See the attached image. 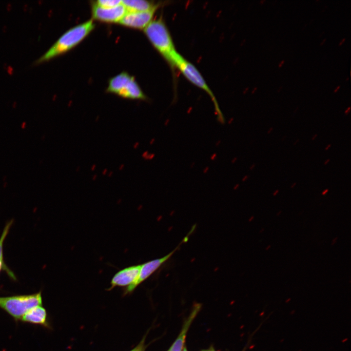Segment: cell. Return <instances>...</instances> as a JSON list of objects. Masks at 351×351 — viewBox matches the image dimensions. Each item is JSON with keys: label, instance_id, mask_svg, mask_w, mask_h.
<instances>
[{"label": "cell", "instance_id": "obj_22", "mask_svg": "<svg viewBox=\"0 0 351 351\" xmlns=\"http://www.w3.org/2000/svg\"><path fill=\"white\" fill-rule=\"evenodd\" d=\"M317 136V134H315V135L312 136V140H314L315 139V138Z\"/></svg>", "mask_w": 351, "mask_h": 351}, {"label": "cell", "instance_id": "obj_27", "mask_svg": "<svg viewBox=\"0 0 351 351\" xmlns=\"http://www.w3.org/2000/svg\"><path fill=\"white\" fill-rule=\"evenodd\" d=\"M330 161V159H328L324 162V165H326Z\"/></svg>", "mask_w": 351, "mask_h": 351}, {"label": "cell", "instance_id": "obj_10", "mask_svg": "<svg viewBox=\"0 0 351 351\" xmlns=\"http://www.w3.org/2000/svg\"><path fill=\"white\" fill-rule=\"evenodd\" d=\"M200 308L201 306L199 304L195 306L190 314L184 322L180 334L168 351H182L188 331Z\"/></svg>", "mask_w": 351, "mask_h": 351}, {"label": "cell", "instance_id": "obj_39", "mask_svg": "<svg viewBox=\"0 0 351 351\" xmlns=\"http://www.w3.org/2000/svg\"><path fill=\"white\" fill-rule=\"evenodd\" d=\"M313 21V19H312V20H311V21H310V23H311L312 21V22Z\"/></svg>", "mask_w": 351, "mask_h": 351}, {"label": "cell", "instance_id": "obj_25", "mask_svg": "<svg viewBox=\"0 0 351 351\" xmlns=\"http://www.w3.org/2000/svg\"><path fill=\"white\" fill-rule=\"evenodd\" d=\"M326 39H324L322 41V42L320 43V45H322L325 42V41H326Z\"/></svg>", "mask_w": 351, "mask_h": 351}, {"label": "cell", "instance_id": "obj_26", "mask_svg": "<svg viewBox=\"0 0 351 351\" xmlns=\"http://www.w3.org/2000/svg\"><path fill=\"white\" fill-rule=\"evenodd\" d=\"M331 144H329V145L325 148V150H328L329 149V148L331 147Z\"/></svg>", "mask_w": 351, "mask_h": 351}, {"label": "cell", "instance_id": "obj_17", "mask_svg": "<svg viewBox=\"0 0 351 351\" xmlns=\"http://www.w3.org/2000/svg\"><path fill=\"white\" fill-rule=\"evenodd\" d=\"M350 109L351 107H349L346 110V111H345V113L346 115H348L349 114L350 111Z\"/></svg>", "mask_w": 351, "mask_h": 351}, {"label": "cell", "instance_id": "obj_31", "mask_svg": "<svg viewBox=\"0 0 351 351\" xmlns=\"http://www.w3.org/2000/svg\"><path fill=\"white\" fill-rule=\"evenodd\" d=\"M270 248H271V245H268V246L266 247V250H268Z\"/></svg>", "mask_w": 351, "mask_h": 351}, {"label": "cell", "instance_id": "obj_30", "mask_svg": "<svg viewBox=\"0 0 351 351\" xmlns=\"http://www.w3.org/2000/svg\"><path fill=\"white\" fill-rule=\"evenodd\" d=\"M214 351V350H212V349H209V350H203V351Z\"/></svg>", "mask_w": 351, "mask_h": 351}, {"label": "cell", "instance_id": "obj_14", "mask_svg": "<svg viewBox=\"0 0 351 351\" xmlns=\"http://www.w3.org/2000/svg\"><path fill=\"white\" fill-rule=\"evenodd\" d=\"M1 270H4L12 279H16V277L12 272L9 269L5 264L4 259H0V273Z\"/></svg>", "mask_w": 351, "mask_h": 351}, {"label": "cell", "instance_id": "obj_3", "mask_svg": "<svg viewBox=\"0 0 351 351\" xmlns=\"http://www.w3.org/2000/svg\"><path fill=\"white\" fill-rule=\"evenodd\" d=\"M178 69L192 83L205 91L211 98L214 104L218 120L224 123L225 118L213 92L206 83L197 69L178 53L174 59L172 69Z\"/></svg>", "mask_w": 351, "mask_h": 351}, {"label": "cell", "instance_id": "obj_8", "mask_svg": "<svg viewBox=\"0 0 351 351\" xmlns=\"http://www.w3.org/2000/svg\"><path fill=\"white\" fill-rule=\"evenodd\" d=\"M91 7L92 20L105 23H119L127 12L122 3L113 8H103L93 2Z\"/></svg>", "mask_w": 351, "mask_h": 351}, {"label": "cell", "instance_id": "obj_7", "mask_svg": "<svg viewBox=\"0 0 351 351\" xmlns=\"http://www.w3.org/2000/svg\"><path fill=\"white\" fill-rule=\"evenodd\" d=\"M159 7L142 12H127L119 23L125 27L144 30L153 20L154 15Z\"/></svg>", "mask_w": 351, "mask_h": 351}, {"label": "cell", "instance_id": "obj_6", "mask_svg": "<svg viewBox=\"0 0 351 351\" xmlns=\"http://www.w3.org/2000/svg\"><path fill=\"white\" fill-rule=\"evenodd\" d=\"M141 264L131 266L117 272L112 277L110 289L118 287L127 286L125 293L132 292L133 287L139 276Z\"/></svg>", "mask_w": 351, "mask_h": 351}, {"label": "cell", "instance_id": "obj_32", "mask_svg": "<svg viewBox=\"0 0 351 351\" xmlns=\"http://www.w3.org/2000/svg\"><path fill=\"white\" fill-rule=\"evenodd\" d=\"M295 185H296V183H294L291 186V187L292 188H293L294 187V186H295Z\"/></svg>", "mask_w": 351, "mask_h": 351}, {"label": "cell", "instance_id": "obj_34", "mask_svg": "<svg viewBox=\"0 0 351 351\" xmlns=\"http://www.w3.org/2000/svg\"><path fill=\"white\" fill-rule=\"evenodd\" d=\"M299 141V139H297L295 142L293 143L294 145H295L296 143H297Z\"/></svg>", "mask_w": 351, "mask_h": 351}, {"label": "cell", "instance_id": "obj_9", "mask_svg": "<svg viewBox=\"0 0 351 351\" xmlns=\"http://www.w3.org/2000/svg\"><path fill=\"white\" fill-rule=\"evenodd\" d=\"M178 247L179 246L177 247L173 251L161 258L155 259L141 264L139 276L133 287V290L142 282L150 277L166 262L174 254Z\"/></svg>", "mask_w": 351, "mask_h": 351}, {"label": "cell", "instance_id": "obj_15", "mask_svg": "<svg viewBox=\"0 0 351 351\" xmlns=\"http://www.w3.org/2000/svg\"><path fill=\"white\" fill-rule=\"evenodd\" d=\"M145 338H143L138 345L130 351H145Z\"/></svg>", "mask_w": 351, "mask_h": 351}, {"label": "cell", "instance_id": "obj_21", "mask_svg": "<svg viewBox=\"0 0 351 351\" xmlns=\"http://www.w3.org/2000/svg\"><path fill=\"white\" fill-rule=\"evenodd\" d=\"M340 85H339V86H338L336 88V89H335L334 90V92H337V90L340 88Z\"/></svg>", "mask_w": 351, "mask_h": 351}, {"label": "cell", "instance_id": "obj_12", "mask_svg": "<svg viewBox=\"0 0 351 351\" xmlns=\"http://www.w3.org/2000/svg\"><path fill=\"white\" fill-rule=\"evenodd\" d=\"M160 2H155L146 0H122V4L127 12H142L150 10L156 7H160Z\"/></svg>", "mask_w": 351, "mask_h": 351}, {"label": "cell", "instance_id": "obj_35", "mask_svg": "<svg viewBox=\"0 0 351 351\" xmlns=\"http://www.w3.org/2000/svg\"><path fill=\"white\" fill-rule=\"evenodd\" d=\"M182 351H188L186 348L184 347V348L183 349Z\"/></svg>", "mask_w": 351, "mask_h": 351}, {"label": "cell", "instance_id": "obj_1", "mask_svg": "<svg viewBox=\"0 0 351 351\" xmlns=\"http://www.w3.org/2000/svg\"><path fill=\"white\" fill-rule=\"evenodd\" d=\"M95 26L91 19L70 28L36 61V63L49 61L72 49L92 32Z\"/></svg>", "mask_w": 351, "mask_h": 351}, {"label": "cell", "instance_id": "obj_4", "mask_svg": "<svg viewBox=\"0 0 351 351\" xmlns=\"http://www.w3.org/2000/svg\"><path fill=\"white\" fill-rule=\"evenodd\" d=\"M39 306H42L40 292L30 294L0 297V308L16 321L20 320L29 310Z\"/></svg>", "mask_w": 351, "mask_h": 351}, {"label": "cell", "instance_id": "obj_18", "mask_svg": "<svg viewBox=\"0 0 351 351\" xmlns=\"http://www.w3.org/2000/svg\"><path fill=\"white\" fill-rule=\"evenodd\" d=\"M329 191V189H326L324 191H323L322 193V195H325Z\"/></svg>", "mask_w": 351, "mask_h": 351}, {"label": "cell", "instance_id": "obj_19", "mask_svg": "<svg viewBox=\"0 0 351 351\" xmlns=\"http://www.w3.org/2000/svg\"><path fill=\"white\" fill-rule=\"evenodd\" d=\"M284 61H285L284 60H283L279 62V65H278L279 67H280L282 66V65L284 63Z\"/></svg>", "mask_w": 351, "mask_h": 351}, {"label": "cell", "instance_id": "obj_20", "mask_svg": "<svg viewBox=\"0 0 351 351\" xmlns=\"http://www.w3.org/2000/svg\"><path fill=\"white\" fill-rule=\"evenodd\" d=\"M345 40V38L343 39H342V40L339 42V43L338 45H341L344 42Z\"/></svg>", "mask_w": 351, "mask_h": 351}, {"label": "cell", "instance_id": "obj_16", "mask_svg": "<svg viewBox=\"0 0 351 351\" xmlns=\"http://www.w3.org/2000/svg\"><path fill=\"white\" fill-rule=\"evenodd\" d=\"M337 240V237L333 238L332 241V245H333L334 244H335L336 243Z\"/></svg>", "mask_w": 351, "mask_h": 351}, {"label": "cell", "instance_id": "obj_23", "mask_svg": "<svg viewBox=\"0 0 351 351\" xmlns=\"http://www.w3.org/2000/svg\"><path fill=\"white\" fill-rule=\"evenodd\" d=\"M273 130V127H271L267 132L268 134H270Z\"/></svg>", "mask_w": 351, "mask_h": 351}, {"label": "cell", "instance_id": "obj_24", "mask_svg": "<svg viewBox=\"0 0 351 351\" xmlns=\"http://www.w3.org/2000/svg\"><path fill=\"white\" fill-rule=\"evenodd\" d=\"M278 191H278V190H276V191L273 193V195L274 196V195H276V194L278 193Z\"/></svg>", "mask_w": 351, "mask_h": 351}, {"label": "cell", "instance_id": "obj_40", "mask_svg": "<svg viewBox=\"0 0 351 351\" xmlns=\"http://www.w3.org/2000/svg\"><path fill=\"white\" fill-rule=\"evenodd\" d=\"M324 32H325L324 31H323V32L320 34V35L319 36H321L323 33H324Z\"/></svg>", "mask_w": 351, "mask_h": 351}, {"label": "cell", "instance_id": "obj_37", "mask_svg": "<svg viewBox=\"0 0 351 351\" xmlns=\"http://www.w3.org/2000/svg\"><path fill=\"white\" fill-rule=\"evenodd\" d=\"M327 6H328L327 5L325 6V7H324V9H323L322 10V12H323V11H324V10H325V9L326 8V7H327Z\"/></svg>", "mask_w": 351, "mask_h": 351}, {"label": "cell", "instance_id": "obj_28", "mask_svg": "<svg viewBox=\"0 0 351 351\" xmlns=\"http://www.w3.org/2000/svg\"><path fill=\"white\" fill-rule=\"evenodd\" d=\"M25 125H26L25 122H23V123L22 124V128H24Z\"/></svg>", "mask_w": 351, "mask_h": 351}, {"label": "cell", "instance_id": "obj_13", "mask_svg": "<svg viewBox=\"0 0 351 351\" xmlns=\"http://www.w3.org/2000/svg\"><path fill=\"white\" fill-rule=\"evenodd\" d=\"M97 5L103 8H113L120 5L122 0H98L93 1Z\"/></svg>", "mask_w": 351, "mask_h": 351}, {"label": "cell", "instance_id": "obj_36", "mask_svg": "<svg viewBox=\"0 0 351 351\" xmlns=\"http://www.w3.org/2000/svg\"><path fill=\"white\" fill-rule=\"evenodd\" d=\"M264 231V228H262V229L260 230V233H262Z\"/></svg>", "mask_w": 351, "mask_h": 351}, {"label": "cell", "instance_id": "obj_11", "mask_svg": "<svg viewBox=\"0 0 351 351\" xmlns=\"http://www.w3.org/2000/svg\"><path fill=\"white\" fill-rule=\"evenodd\" d=\"M24 322L47 327V313L42 306L34 307L29 310L20 319Z\"/></svg>", "mask_w": 351, "mask_h": 351}, {"label": "cell", "instance_id": "obj_41", "mask_svg": "<svg viewBox=\"0 0 351 351\" xmlns=\"http://www.w3.org/2000/svg\"><path fill=\"white\" fill-rule=\"evenodd\" d=\"M297 109H296V110H295V111H296V110H297ZM295 112H294V113H295Z\"/></svg>", "mask_w": 351, "mask_h": 351}, {"label": "cell", "instance_id": "obj_5", "mask_svg": "<svg viewBox=\"0 0 351 351\" xmlns=\"http://www.w3.org/2000/svg\"><path fill=\"white\" fill-rule=\"evenodd\" d=\"M106 91L125 98L141 100L148 99L135 78L126 72L111 78Z\"/></svg>", "mask_w": 351, "mask_h": 351}, {"label": "cell", "instance_id": "obj_29", "mask_svg": "<svg viewBox=\"0 0 351 351\" xmlns=\"http://www.w3.org/2000/svg\"><path fill=\"white\" fill-rule=\"evenodd\" d=\"M282 213L281 211H279L278 213L276 214V215L278 216L280 215V214Z\"/></svg>", "mask_w": 351, "mask_h": 351}, {"label": "cell", "instance_id": "obj_2", "mask_svg": "<svg viewBox=\"0 0 351 351\" xmlns=\"http://www.w3.org/2000/svg\"><path fill=\"white\" fill-rule=\"evenodd\" d=\"M144 32L153 47L172 67L178 52L162 18L153 20L144 29Z\"/></svg>", "mask_w": 351, "mask_h": 351}, {"label": "cell", "instance_id": "obj_33", "mask_svg": "<svg viewBox=\"0 0 351 351\" xmlns=\"http://www.w3.org/2000/svg\"><path fill=\"white\" fill-rule=\"evenodd\" d=\"M282 86H280L279 88L277 89V91L279 92L280 91V90L282 89Z\"/></svg>", "mask_w": 351, "mask_h": 351}, {"label": "cell", "instance_id": "obj_38", "mask_svg": "<svg viewBox=\"0 0 351 351\" xmlns=\"http://www.w3.org/2000/svg\"><path fill=\"white\" fill-rule=\"evenodd\" d=\"M264 1H265V0H260V2H261V3H263Z\"/></svg>", "mask_w": 351, "mask_h": 351}]
</instances>
